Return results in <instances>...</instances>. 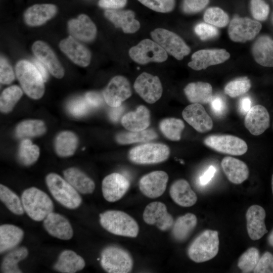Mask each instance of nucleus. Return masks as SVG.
<instances>
[{
  "mask_svg": "<svg viewBox=\"0 0 273 273\" xmlns=\"http://www.w3.org/2000/svg\"><path fill=\"white\" fill-rule=\"evenodd\" d=\"M218 233L207 230L192 242L188 250L189 258L195 262L207 261L214 258L219 250Z\"/></svg>",
  "mask_w": 273,
  "mask_h": 273,
  "instance_id": "nucleus-4",
  "label": "nucleus"
},
{
  "mask_svg": "<svg viewBox=\"0 0 273 273\" xmlns=\"http://www.w3.org/2000/svg\"><path fill=\"white\" fill-rule=\"evenodd\" d=\"M182 116L184 120L199 132H208L213 127L211 117L200 104L192 103L187 106L183 110Z\"/></svg>",
  "mask_w": 273,
  "mask_h": 273,
  "instance_id": "nucleus-18",
  "label": "nucleus"
},
{
  "mask_svg": "<svg viewBox=\"0 0 273 273\" xmlns=\"http://www.w3.org/2000/svg\"><path fill=\"white\" fill-rule=\"evenodd\" d=\"M230 57V53L225 49L200 50L192 55L191 61L188 65L192 69L199 71L222 63Z\"/></svg>",
  "mask_w": 273,
  "mask_h": 273,
  "instance_id": "nucleus-15",
  "label": "nucleus"
},
{
  "mask_svg": "<svg viewBox=\"0 0 273 273\" xmlns=\"http://www.w3.org/2000/svg\"><path fill=\"white\" fill-rule=\"evenodd\" d=\"M129 187V181L122 174L119 173L110 174L102 181L103 197L109 202L117 201L125 194Z\"/></svg>",
  "mask_w": 273,
  "mask_h": 273,
  "instance_id": "nucleus-17",
  "label": "nucleus"
},
{
  "mask_svg": "<svg viewBox=\"0 0 273 273\" xmlns=\"http://www.w3.org/2000/svg\"><path fill=\"white\" fill-rule=\"evenodd\" d=\"M15 70L24 92L32 99L40 98L44 92V81L34 64L26 60H21L17 63Z\"/></svg>",
  "mask_w": 273,
  "mask_h": 273,
  "instance_id": "nucleus-5",
  "label": "nucleus"
},
{
  "mask_svg": "<svg viewBox=\"0 0 273 273\" xmlns=\"http://www.w3.org/2000/svg\"><path fill=\"white\" fill-rule=\"evenodd\" d=\"M265 216L264 209L259 205H253L248 209L246 213L247 230L251 240H259L267 233L264 222Z\"/></svg>",
  "mask_w": 273,
  "mask_h": 273,
  "instance_id": "nucleus-23",
  "label": "nucleus"
},
{
  "mask_svg": "<svg viewBox=\"0 0 273 273\" xmlns=\"http://www.w3.org/2000/svg\"><path fill=\"white\" fill-rule=\"evenodd\" d=\"M196 34L202 40H206L217 37L218 31L216 27L207 23H199L194 28Z\"/></svg>",
  "mask_w": 273,
  "mask_h": 273,
  "instance_id": "nucleus-50",
  "label": "nucleus"
},
{
  "mask_svg": "<svg viewBox=\"0 0 273 273\" xmlns=\"http://www.w3.org/2000/svg\"><path fill=\"white\" fill-rule=\"evenodd\" d=\"M33 64L41 75L44 81H47L49 77V74L47 70V68L38 60H33Z\"/></svg>",
  "mask_w": 273,
  "mask_h": 273,
  "instance_id": "nucleus-60",
  "label": "nucleus"
},
{
  "mask_svg": "<svg viewBox=\"0 0 273 273\" xmlns=\"http://www.w3.org/2000/svg\"><path fill=\"white\" fill-rule=\"evenodd\" d=\"M133 263L130 253L120 247L109 246L101 252V265L107 272H130L132 269Z\"/></svg>",
  "mask_w": 273,
  "mask_h": 273,
  "instance_id": "nucleus-7",
  "label": "nucleus"
},
{
  "mask_svg": "<svg viewBox=\"0 0 273 273\" xmlns=\"http://www.w3.org/2000/svg\"><path fill=\"white\" fill-rule=\"evenodd\" d=\"M77 136L70 131H64L60 133L56 138L55 150L61 157H68L72 155L78 145Z\"/></svg>",
  "mask_w": 273,
  "mask_h": 273,
  "instance_id": "nucleus-36",
  "label": "nucleus"
},
{
  "mask_svg": "<svg viewBox=\"0 0 273 273\" xmlns=\"http://www.w3.org/2000/svg\"><path fill=\"white\" fill-rule=\"evenodd\" d=\"M185 127L184 121L180 119L169 117L162 119L159 123V128L162 133L168 139L178 141Z\"/></svg>",
  "mask_w": 273,
  "mask_h": 273,
  "instance_id": "nucleus-39",
  "label": "nucleus"
},
{
  "mask_svg": "<svg viewBox=\"0 0 273 273\" xmlns=\"http://www.w3.org/2000/svg\"><path fill=\"white\" fill-rule=\"evenodd\" d=\"M56 5L51 4H36L29 7L24 14L26 23L30 26H38L44 23L57 13Z\"/></svg>",
  "mask_w": 273,
  "mask_h": 273,
  "instance_id": "nucleus-30",
  "label": "nucleus"
},
{
  "mask_svg": "<svg viewBox=\"0 0 273 273\" xmlns=\"http://www.w3.org/2000/svg\"><path fill=\"white\" fill-rule=\"evenodd\" d=\"M216 172L215 168L213 166H210L200 177V183L202 185L207 184L214 176Z\"/></svg>",
  "mask_w": 273,
  "mask_h": 273,
  "instance_id": "nucleus-57",
  "label": "nucleus"
},
{
  "mask_svg": "<svg viewBox=\"0 0 273 273\" xmlns=\"http://www.w3.org/2000/svg\"><path fill=\"white\" fill-rule=\"evenodd\" d=\"M14 73L8 60L1 56L0 62V81L3 84H10L14 79Z\"/></svg>",
  "mask_w": 273,
  "mask_h": 273,
  "instance_id": "nucleus-53",
  "label": "nucleus"
},
{
  "mask_svg": "<svg viewBox=\"0 0 273 273\" xmlns=\"http://www.w3.org/2000/svg\"><path fill=\"white\" fill-rule=\"evenodd\" d=\"M91 108L85 98H78L71 101L68 104L69 113L75 117H80L86 114Z\"/></svg>",
  "mask_w": 273,
  "mask_h": 273,
  "instance_id": "nucleus-49",
  "label": "nucleus"
},
{
  "mask_svg": "<svg viewBox=\"0 0 273 273\" xmlns=\"http://www.w3.org/2000/svg\"><path fill=\"white\" fill-rule=\"evenodd\" d=\"M24 233L20 228L11 224L0 226L1 254L16 248L21 242Z\"/></svg>",
  "mask_w": 273,
  "mask_h": 273,
  "instance_id": "nucleus-33",
  "label": "nucleus"
},
{
  "mask_svg": "<svg viewBox=\"0 0 273 273\" xmlns=\"http://www.w3.org/2000/svg\"><path fill=\"white\" fill-rule=\"evenodd\" d=\"M84 98L91 108L99 107L103 103L104 97L97 92H88Z\"/></svg>",
  "mask_w": 273,
  "mask_h": 273,
  "instance_id": "nucleus-56",
  "label": "nucleus"
},
{
  "mask_svg": "<svg viewBox=\"0 0 273 273\" xmlns=\"http://www.w3.org/2000/svg\"><path fill=\"white\" fill-rule=\"evenodd\" d=\"M46 231L51 236L63 240H69L73 236L72 227L67 218L54 212L50 213L43 220Z\"/></svg>",
  "mask_w": 273,
  "mask_h": 273,
  "instance_id": "nucleus-20",
  "label": "nucleus"
},
{
  "mask_svg": "<svg viewBox=\"0 0 273 273\" xmlns=\"http://www.w3.org/2000/svg\"><path fill=\"white\" fill-rule=\"evenodd\" d=\"M204 143L216 152L231 155H242L248 150L247 145L243 140L230 134L210 135L204 139Z\"/></svg>",
  "mask_w": 273,
  "mask_h": 273,
  "instance_id": "nucleus-10",
  "label": "nucleus"
},
{
  "mask_svg": "<svg viewBox=\"0 0 273 273\" xmlns=\"http://www.w3.org/2000/svg\"><path fill=\"white\" fill-rule=\"evenodd\" d=\"M63 174L65 179L78 192L87 194L94 191V181L79 169L75 167L69 168L63 171Z\"/></svg>",
  "mask_w": 273,
  "mask_h": 273,
  "instance_id": "nucleus-34",
  "label": "nucleus"
},
{
  "mask_svg": "<svg viewBox=\"0 0 273 273\" xmlns=\"http://www.w3.org/2000/svg\"><path fill=\"white\" fill-rule=\"evenodd\" d=\"M28 255V250L25 247H16L12 249L4 258L1 270L5 273H21L18 264L25 259Z\"/></svg>",
  "mask_w": 273,
  "mask_h": 273,
  "instance_id": "nucleus-37",
  "label": "nucleus"
},
{
  "mask_svg": "<svg viewBox=\"0 0 273 273\" xmlns=\"http://www.w3.org/2000/svg\"><path fill=\"white\" fill-rule=\"evenodd\" d=\"M271 188H272V191L273 193V174L271 177Z\"/></svg>",
  "mask_w": 273,
  "mask_h": 273,
  "instance_id": "nucleus-62",
  "label": "nucleus"
},
{
  "mask_svg": "<svg viewBox=\"0 0 273 273\" xmlns=\"http://www.w3.org/2000/svg\"><path fill=\"white\" fill-rule=\"evenodd\" d=\"M104 15L116 27L121 28L125 33H133L140 28V23L135 18V14L130 10L107 9Z\"/></svg>",
  "mask_w": 273,
  "mask_h": 273,
  "instance_id": "nucleus-24",
  "label": "nucleus"
},
{
  "mask_svg": "<svg viewBox=\"0 0 273 273\" xmlns=\"http://www.w3.org/2000/svg\"><path fill=\"white\" fill-rule=\"evenodd\" d=\"M143 219L148 224L156 225L161 231L169 230L174 223L172 216L167 211L166 205L161 202H153L147 205Z\"/></svg>",
  "mask_w": 273,
  "mask_h": 273,
  "instance_id": "nucleus-14",
  "label": "nucleus"
},
{
  "mask_svg": "<svg viewBox=\"0 0 273 273\" xmlns=\"http://www.w3.org/2000/svg\"><path fill=\"white\" fill-rule=\"evenodd\" d=\"M85 265V261L81 256L72 250H65L60 254L53 267L60 272L74 273L82 270Z\"/></svg>",
  "mask_w": 273,
  "mask_h": 273,
  "instance_id": "nucleus-32",
  "label": "nucleus"
},
{
  "mask_svg": "<svg viewBox=\"0 0 273 273\" xmlns=\"http://www.w3.org/2000/svg\"><path fill=\"white\" fill-rule=\"evenodd\" d=\"M251 108V100L248 96H245L240 99L239 105L240 112L243 114H246Z\"/></svg>",
  "mask_w": 273,
  "mask_h": 273,
  "instance_id": "nucleus-58",
  "label": "nucleus"
},
{
  "mask_svg": "<svg viewBox=\"0 0 273 273\" xmlns=\"http://www.w3.org/2000/svg\"><path fill=\"white\" fill-rule=\"evenodd\" d=\"M128 54L133 61L141 65L151 62H163L168 58L167 53L164 49L150 39H144L131 47Z\"/></svg>",
  "mask_w": 273,
  "mask_h": 273,
  "instance_id": "nucleus-9",
  "label": "nucleus"
},
{
  "mask_svg": "<svg viewBox=\"0 0 273 273\" xmlns=\"http://www.w3.org/2000/svg\"><path fill=\"white\" fill-rule=\"evenodd\" d=\"M251 50L253 57L258 64L273 67V39L269 36L262 35L257 37Z\"/></svg>",
  "mask_w": 273,
  "mask_h": 273,
  "instance_id": "nucleus-28",
  "label": "nucleus"
},
{
  "mask_svg": "<svg viewBox=\"0 0 273 273\" xmlns=\"http://www.w3.org/2000/svg\"><path fill=\"white\" fill-rule=\"evenodd\" d=\"M251 86V81L247 77H241L229 82L225 85L224 91L229 97L237 98L248 92Z\"/></svg>",
  "mask_w": 273,
  "mask_h": 273,
  "instance_id": "nucleus-44",
  "label": "nucleus"
},
{
  "mask_svg": "<svg viewBox=\"0 0 273 273\" xmlns=\"http://www.w3.org/2000/svg\"><path fill=\"white\" fill-rule=\"evenodd\" d=\"M221 165L228 179L233 184H240L249 176V170L247 164L238 159L226 156L222 160Z\"/></svg>",
  "mask_w": 273,
  "mask_h": 273,
  "instance_id": "nucleus-27",
  "label": "nucleus"
},
{
  "mask_svg": "<svg viewBox=\"0 0 273 273\" xmlns=\"http://www.w3.org/2000/svg\"><path fill=\"white\" fill-rule=\"evenodd\" d=\"M197 223L196 216L188 213L178 217L172 227V235L178 242L185 241L191 235Z\"/></svg>",
  "mask_w": 273,
  "mask_h": 273,
  "instance_id": "nucleus-35",
  "label": "nucleus"
},
{
  "mask_svg": "<svg viewBox=\"0 0 273 273\" xmlns=\"http://www.w3.org/2000/svg\"><path fill=\"white\" fill-rule=\"evenodd\" d=\"M145 6L155 12L166 13L171 12L175 6V0H138Z\"/></svg>",
  "mask_w": 273,
  "mask_h": 273,
  "instance_id": "nucleus-47",
  "label": "nucleus"
},
{
  "mask_svg": "<svg viewBox=\"0 0 273 273\" xmlns=\"http://www.w3.org/2000/svg\"><path fill=\"white\" fill-rule=\"evenodd\" d=\"M269 121V115L265 107L256 105L252 107L246 113L244 124L251 134L259 135L268 128Z\"/></svg>",
  "mask_w": 273,
  "mask_h": 273,
  "instance_id": "nucleus-21",
  "label": "nucleus"
},
{
  "mask_svg": "<svg viewBox=\"0 0 273 273\" xmlns=\"http://www.w3.org/2000/svg\"><path fill=\"white\" fill-rule=\"evenodd\" d=\"M22 94V89L17 85H12L6 88L1 96V111L4 113L11 111Z\"/></svg>",
  "mask_w": 273,
  "mask_h": 273,
  "instance_id": "nucleus-43",
  "label": "nucleus"
},
{
  "mask_svg": "<svg viewBox=\"0 0 273 273\" xmlns=\"http://www.w3.org/2000/svg\"><path fill=\"white\" fill-rule=\"evenodd\" d=\"M68 26L71 36L80 40L91 41L96 36V26L85 14H81L76 19H71L68 22Z\"/></svg>",
  "mask_w": 273,
  "mask_h": 273,
  "instance_id": "nucleus-25",
  "label": "nucleus"
},
{
  "mask_svg": "<svg viewBox=\"0 0 273 273\" xmlns=\"http://www.w3.org/2000/svg\"><path fill=\"white\" fill-rule=\"evenodd\" d=\"M46 184L53 198L60 204L70 209L79 207L82 199L78 192L65 179L55 173L46 178Z\"/></svg>",
  "mask_w": 273,
  "mask_h": 273,
  "instance_id": "nucleus-3",
  "label": "nucleus"
},
{
  "mask_svg": "<svg viewBox=\"0 0 273 273\" xmlns=\"http://www.w3.org/2000/svg\"><path fill=\"white\" fill-rule=\"evenodd\" d=\"M184 91L187 99L192 104H209L213 98L212 86L207 82H191L185 86Z\"/></svg>",
  "mask_w": 273,
  "mask_h": 273,
  "instance_id": "nucleus-31",
  "label": "nucleus"
},
{
  "mask_svg": "<svg viewBox=\"0 0 273 273\" xmlns=\"http://www.w3.org/2000/svg\"><path fill=\"white\" fill-rule=\"evenodd\" d=\"M168 180V175L166 172L154 171L142 176L139 187L143 195L150 198H156L164 193Z\"/></svg>",
  "mask_w": 273,
  "mask_h": 273,
  "instance_id": "nucleus-16",
  "label": "nucleus"
},
{
  "mask_svg": "<svg viewBox=\"0 0 273 273\" xmlns=\"http://www.w3.org/2000/svg\"><path fill=\"white\" fill-rule=\"evenodd\" d=\"M100 223L104 229L115 235L135 238L139 232L137 222L122 211L108 210L101 213Z\"/></svg>",
  "mask_w": 273,
  "mask_h": 273,
  "instance_id": "nucleus-2",
  "label": "nucleus"
},
{
  "mask_svg": "<svg viewBox=\"0 0 273 273\" xmlns=\"http://www.w3.org/2000/svg\"><path fill=\"white\" fill-rule=\"evenodd\" d=\"M0 199L13 213L18 215L24 214L25 211L21 199L11 190L2 184L0 185Z\"/></svg>",
  "mask_w": 273,
  "mask_h": 273,
  "instance_id": "nucleus-40",
  "label": "nucleus"
},
{
  "mask_svg": "<svg viewBox=\"0 0 273 273\" xmlns=\"http://www.w3.org/2000/svg\"><path fill=\"white\" fill-rule=\"evenodd\" d=\"M39 156V148L32 143L29 139L23 140L19 146L18 158L24 165H32L38 159Z\"/></svg>",
  "mask_w": 273,
  "mask_h": 273,
  "instance_id": "nucleus-42",
  "label": "nucleus"
},
{
  "mask_svg": "<svg viewBox=\"0 0 273 273\" xmlns=\"http://www.w3.org/2000/svg\"><path fill=\"white\" fill-rule=\"evenodd\" d=\"M123 111L124 108L122 105L118 107H112L109 113V117L112 121L117 122L120 119Z\"/></svg>",
  "mask_w": 273,
  "mask_h": 273,
  "instance_id": "nucleus-59",
  "label": "nucleus"
},
{
  "mask_svg": "<svg viewBox=\"0 0 273 273\" xmlns=\"http://www.w3.org/2000/svg\"><path fill=\"white\" fill-rule=\"evenodd\" d=\"M169 194L171 199L177 205L182 207H191L197 201L196 193L185 179H179L171 185Z\"/></svg>",
  "mask_w": 273,
  "mask_h": 273,
  "instance_id": "nucleus-29",
  "label": "nucleus"
},
{
  "mask_svg": "<svg viewBox=\"0 0 273 273\" xmlns=\"http://www.w3.org/2000/svg\"><path fill=\"white\" fill-rule=\"evenodd\" d=\"M203 19L207 23L217 27H224L230 21L228 14L217 7L208 8L204 12Z\"/></svg>",
  "mask_w": 273,
  "mask_h": 273,
  "instance_id": "nucleus-45",
  "label": "nucleus"
},
{
  "mask_svg": "<svg viewBox=\"0 0 273 273\" xmlns=\"http://www.w3.org/2000/svg\"><path fill=\"white\" fill-rule=\"evenodd\" d=\"M151 36L167 54L178 60H182L190 53V47L181 37L173 32L159 28L152 31Z\"/></svg>",
  "mask_w": 273,
  "mask_h": 273,
  "instance_id": "nucleus-8",
  "label": "nucleus"
},
{
  "mask_svg": "<svg viewBox=\"0 0 273 273\" xmlns=\"http://www.w3.org/2000/svg\"><path fill=\"white\" fill-rule=\"evenodd\" d=\"M46 127L40 120H27L20 122L16 127V133L19 138L33 137L43 134Z\"/></svg>",
  "mask_w": 273,
  "mask_h": 273,
  "instance_id": "nucleus-41",
  "label": "nucleus"
},
{
  "mask_svg": "<svg viewBox=\"0 0 273 273\" xmlns=\"http://www.w3.org/2000/svg\"><path fill=\"white\" fill-rule=\"evenodd\" d=\"M213 113L217 116H221L226 110L225 100L220 96H215L209 103Z\"/></svg>",
  "mask_w": 273,
  "mask_h": 273,
  "instance_id": "nucleus-54",
  "label": "nucleus"
},
{
  "mask_svg": "<svg viewBox=\"0 0 273 273\" xmlns=\"http://www.w3.org/2000/svg\"><path fill=\"white\" fill-rule=\"evenodd\" d=\"M59 47L75 64L82 67L89 64L91 60L90 51L71 35L61 41Z\"/></svg>",
  "mask_w": 273,
  "mask_h": 273,
  "instance_id": "nucleus-22",
  "label": "nucleus"
},
{
  "mask_svg": "<svg viewBox=\"0 0 273 273\" xmlns=\"http://www.w3.org/2000/svg\"><path fill=\"white\" fill-rule=\"evenodd\" d=\"M132 94L128 80L121 75L111 79L103 92V97L106 104L111 107H118L128 99Z\"/></svg>",
  "mask_w": 273,
  "mask_h": 273,
  "instance_id": "nucleus-12",
  "label": "nucleus"
},
{
  "mask_svg": "<svg viewBox=\"0 0 273 273\" xmlns=\"http://www.w3.org/2000/svg\"><path fill=\"white\" fill-rule=\"evenodd\" d=\"M32 52L37 59L51 74L58 78L64 75V70L55 54L44 42L38 40L32 46Z\"/></svg>",
  "mask_w": 273,
  "mask_h": 273,
  "instance_id": "nucleus-19",
  "label": "nucleus"
},
{
  "mask_svg": "<svg viewBox=\"0 0 273 273\" xmlns=\"http://www.w3.org/2000/svg\"><path fill=\"white\" fill-rule=\"evenodd\" d=\"M150 117L149 110L144 105H140L135 110L123 115L121 118V123L128 131H140L146 129L149 126Z\"/></svg>",
  "mask_w": 273,
  "mask_h": 273,
  "instance_id": "nucleus-26",
  "label": "nucleus"
},
{
  "mask_svg": "<svg viewBox=\"0 0 273 273\" xmlns=\"http://www.w3.org/2000/svg\"><path fill=\"white\" fill-rule=\"evenodd\" d=\"M255 273H273V255L265 252L253 270Z\"/></svg>",
  "mask_w": 273,
  "mask_h": 273,
  "instance_id": "nucleus-52",
  "label": "nucleus"
},
{
  "mask_svg": "<svg viewBox=\"0 0 273 273\" xmlns=\"http://www.w3.org/2000/svg\"><path fill=\"white\" fill-rule=\"evenodd\" d=\"M250 11L252 17L257 21L267 19L269 13V6L263 0H251Z\"/></svg>",
  "mask_w": 273,
  "mask_h": 273,
  "instance_id": "nucleus-48",
  "label": "nucleus"
},
{
  "mask_svg": "<svg viewBox=\"0 0 273 273\" xmlns=\"http://www.w3.org/2000/svg\"><path fill=\"white\" fill-rule=\"evenodd\" d=\"M261 28V24L256 20L235 17L230 23L228 34L233 41L245 42L254 39Z\"/></svg>",
  "mask_w": 273,
  "mask_h": 273,
  "instance_id": "nucleus-11",
  "label": "nucleus"
},
{
  "mask_svg": "<svg viewBox=\"0 0 273 273\" xmlns=\"http://www.w3.org/2000/svg\"><path fill=\"white\" fill-rule=\"evenodd\" d=\"M157 132L153 129H145L140 131H123L115 136L116 142L120 145H128L136 143H146L156 139Z\"/></svg>",
  "mask_w": 273,
  "mask_h": 273,
  "instance_id": "nucleus-38",
  "label": "nucleus"
},
{
  "mask_svg": "<svg viewBox=\"0 0 273 273\" xmlns=\"http://www.w3.org/2000/svg\"><path fill=\"white\" fill-rule=\"evenodd\" d=\"M170 155V149L165 144L148 143L131 148L128 154L129 160L136 164H152L166 160Z\"/></svg>",
  "mask_w": 273,
  "mask_h": 273,
  "instance_id": "nucleus-6",
  "label": "nucleus"
},
{
  "mask_svg": "<svg viewBox=\"0 0 273 273\" xmlns=\"http://www.w3.org/2000/svg\"><path fill=\"white\" fill-rule=\"evenodd\" d=\"M127 0H99L101 8L107 9H120L126 5Z\"/></svg>",
  "mask_w": 273,
  "mask_h": 273,
  "instance_id": "nucleus-55",
  "label": "nucleus"
},
{
  "mask_svg": "<svg viewBox=\"0 0 273 273\" xmlns=\"http://www.w3.org/2000/svg\"><path fill=\"white\" fill-rule=\"evenodd\" d=\"M133 87L137 94L147 103L153 104L162 96L163 87L159 77L143 72L136 78Z\"/></svg>",
  "mask_w": 273,
  "mask_h": 273,
  "instance_id": "nucleus-13",
  "label": "nucleus"
},
{
  "mask_svg": "<svg viewBox=\"0 0 273 273\" xmlns=\"http://www.w3.org/2000/svg\"><path fill=\"white\" fill-rule=\"evenodd\" d=\"M259 250L250 247L243 253L238 261V266L243 272H250L256 266L259 260Z\"/></svg>",
  "mask_w": 273,
  "mask_h": 273,
  "instance_id": "nucleus-46",
  "label": "nucleus"
},
{
  "mask_svg": "<svg viewBox=\"0 0 273 273\" xmlns=\"http://www.w3.org/2000/svg\"><path fill=\"white\" fill-rule=\"evenodd\" d=\"M209 3V0H183L181 10L185 14H196L205 9Z\"/></svg>",
  "mask_w": 273,
  "mask_h": 273,
  "instance_id": "nucleus-51",
  "label": "nucleus"
},
{
  "mask_svg": "<svg viewBox=\"0 0 273 273\" xmlns=\"http://www.w3.org/2000/svg\"><path fill=\"white\" fill-rule=\"evenodd\" d=\"M268 242L270 245L273 247V231L271 232L268 237Z\"/></svg>",
  "mask_w": 273,
  "mask_h": 273,
  "instance_id": "nucleus-61",
  "label": "nucleus"
},
{
  "mask_svg": "<svg viewBox=\"0 0 273 273\" xmlns=\"http://www.w3.org/2000/svg\"><path fill=\"white\" fill-rule=\"evenodd\" d=\"M24 211L32 219L40 221L53 212L54 204L43 191L35 187L25 190L21 195Z\"/></svg>",
  "mask_w": 273,
  "mask_h": 273,
  "instance_id": "nucleus-1",
  "label": "nucleus"
}]
</instances>
